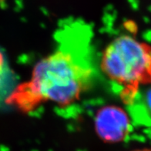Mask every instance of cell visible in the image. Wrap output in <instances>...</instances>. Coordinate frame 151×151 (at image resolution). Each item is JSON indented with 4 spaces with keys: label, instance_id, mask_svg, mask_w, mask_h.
I'll return each mask as SVG.
<instances>
[{
    "label": "cell",
    "instance_id": "obj_1",
    "mask_svg": "<svg viewBox=\"0 0 151 151\" xmlns=\"http://www.w3.org/2000/svg\"><path fill=\"white\" fill-rule=\"evenodd\" d=\"M76 49L61 46L34 66L29 80L20 83L6 99L22 113L53 103L60 106L75 104L91 88L94 69Z\"/></svg>",
    "mask_w": 151,
    "mask_h": 151
},
{
    "label": "cell",
    "instance_id": "obj_6",
    "mask_svg": "<svg viewBox=\"0 0 151 151\" xmlns=\"http://www.w3.org/2000/svg\"><path fill=\"white\" fill-rule=\"evenodd\" d=\"M132 151H151V148H142V149L134 150Z\"/></svg>",
    "mask_w": 151,
    "mask_h": 151
},
{
    "label": "cell",
    "instance_id": "obj_4",
    "mask_svg": "<svg viewBox=\"0 0 151 151\" xmlns=\"http://www.w3.org/2000/svg\"><path fill=\"white\" fill-rule=\"evenodd\" d=\"M146 103H147V107L151 112V87L148 90L146 94Z\"/></svg>",
    "mask_w": 151,
    "mask_h": 151
},
{
    "label": "cell",
    "instance_id": "obj_2",
    "mask_svg": "<svg viewBox=\"0 0 151 151\" xmlns=\"http://www.w3.org/2000/svg\"><path fill=\"white\" fill-rule=\"evenodd\" d=\"M100 70L120 87L123 104H132L139 87L151 84V46L130 35H120L102 52Z\"/></svg>",
    "mask_w": 151,
    "mask_h": 151
},
{
    "label": "cell",
    "instance_id": "obj_3",
    "mask_svg": "<svg viewBox=\"0 0 151 151\" xmlns=\"http://www.w3.org/2000/svg\"><path fill=\"white\" fill-rule=\"evenodd\" d=\"M131 119L123 108L116 105L102 106L94 116V129L104 143L114 144L125 140L131 131Z\"/></svg>",
    "mask_w": 151,
    "mask_h": 151
},
{
    "label": "cell",
    "instance_id": "obj_5",
    "mask_svg": "<svg viewBox=\"0 0 151 151\" xmlns=\"http://www.w3.org/2000/svg\"><path fill=\"white\" fill-rule=\"evenodd\" d=\"M3 70H4V64H3V59H2V54L0 53V83L2 81V74H3Z\"/></svg>",
    "mask_w": 151,
    "mask_h": 151
}]
</instances>
